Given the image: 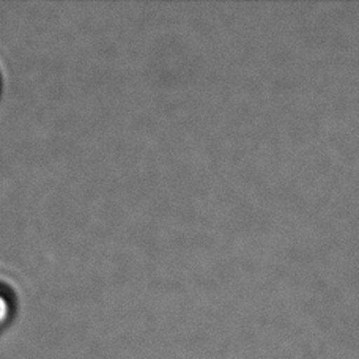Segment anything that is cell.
I'll return each mask as SVG.
<instances>
[{
  "label": "cell",
  "instance_id": "6da1fadb",
  "mask_svg": "<svg viewBox=\"0 0 359 359\" xmlns=\"http://www.w3.org/2000/svg\"><path fill=\"white\" fill-rule=\"evenodd\" d=\"M15 313V297L8 288L0 285V331L11 322Z\"/></svg>",
  "mask_w": 359,
  "mask_h": 359
}]
</instances>
